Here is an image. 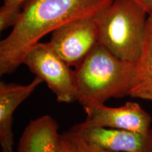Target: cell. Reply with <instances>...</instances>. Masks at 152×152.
I'll return each mask as SVG.
<instances>
[{"label": "cell", "mask_w": 152, "mask_h": 152, "mask_svg": "<svg viewBox=\"0 0 152 152\" xmlns=\"http://www.w3.org/2000/svg\"><path fill=\"white\" fill-rule=\"evenodd\" d=\"M112 0H29L10 34L0 42V74L13 73L49 33L74 19L91 16Z\"/></svg>", "instance_id": "1"}, {"label": "cell", "mask_w": 152, "mask_h": 152, "mask_svg": "<svg viewBox=\"0 0 152 152\" xmlns=\"http://www.w3.org/2000/svg\"><path fill=\"white\" fill-rule=\"evenodd\" d=\"M134 63L118 58L98 42L74 71L77 102L83 106L104 104L130 96Z\"/></svg>", "instance_id": "2"}, {"label": "cell", "mask_w": 152, "mask_h": 152, "mask_svg": "<svg viewBox=\"0 0 152 152\" xmlns=\"http://www.w3.org/2000/svg\"><path fill=\"white\" fill-rule=\"evenodd\" d=\"M99 43L123 61L135 63L141 54L149 18L132 0H112L95 14Z\"/></svg>", "instance_id": "3"}, {"label": "cell", "mask_w": 152, "mask_h": 152, "mask_svg": "<svg viewBox=\"0 0 152 152\" xmlns=\"http://www.w3.org/2000/svg\"><path fill=\"white\" fill-rule=\"evenodd\" d=\"M23 64L47 83L58 102L70 104L77 101L74 71L48 43L37 44L25 57Z\"/></svg>", "instance_id": "4"}, {"label": "cell", "mask_w": 152, "mask_h": 152, "mask_svg": "<svg viewBox=\"0 0 152 152\" xmlns=\"http://www.w3.org/2000/svg\"><path fill=\"white\" fill-rule=\"evenodd\" d=\"M48 44L70 66L76 68L99 42L93 16L68 21L52 32Z\"/></svg>", "instance_id": "5"}, {"label": "cell", "mask_w": 152, "mask_h": 152, "mask_svg": "<svg viewBox=\"0 0 152 152\" xmlns=\"http://www.w3.org/2000/svg\"><path fill=\"white\" fill-rule=\"evenodd\" d=\"M87 117L82 127H96L147 132L151 129V117L136 102H126L119 107H109L104 104L83 106Z\"/></svg>", "instance_id": "6"}, {"label": "cell", "mask_w": 152, "mask_h": 152, "mask_svg": "<svg viewBox=\"0 0 152 152\" xmlns=\"http://www.w3.org/2000/svg\"><path fill=\"white\" fill-rule=\"evenodd\" d=\"M103 149L118 152H152V129L147 132L82 127L79 124L66 132Z\"/></svg>", "instance_id": "7"}, {"label": "cell", "mask_w": 152, "mask_h": 152, "mask_svg": "<svg viewBox=\"0 0 152 152\" xmlns=\"http://www.w3.org/2000/svg\"><path fill=\"white\" fill-rule=\"evenodd\" d=\"M42 82L40 77L36 76L30 84L26 85L4 82L0 83V144L2 152H14L13 115L18 106Z\"/></svg>", "instance_id": "8"}, {"label": "cell", "mask_w": 152, "mask_h": 152, "mask_svg": "<svg viewBox=\"0 0 152 152\" xmlns=\"http://www.w3.org/2000/svg\"><path fill=\"white\" fill-rule=\"evenodd\" d=\"M62 134L58 125L49 115L30 121L18 144V152H57Z\"/></svg>", "instance_id": "9"}, {"label": "cell", "mask_w": 152, "mask_h": 152, "mask_svg": "<svg viewBox=\"0 0 152 152\" xmlns=\"http://www.w3.org/2000/svg\"><path fill=\"white\" fill-rule=\"evenodd\" d=\"M130 96L152 102V18L150 17L141 54L134 63Z\"/></svg>", "instance_id": "10"}, {"label": "cell", "mask_w": 152, "mask_h": 152, "mask_svg": "<svg viewBox=\"0 0 152 152\" xmlns=\"http://www.w3.org/2000/svg\"><path fill=\"white\" fill-rule=\"evenodd\" d=\"M29 0H3L0 9V30L14 26L18 20L22 9Z\"/></svg>", "instance_id": "11"}, {"label": "cell", "mask_w": 152, "mask_h": 152, "mask_svg": "<svg viewBox=\"0 0 152 152\" xmlns=\"http://www.w3.org/2000/svg\"><path fill=\"white\" fill-rule=\"evenodd\" d=\"M64 134L73 141L78 152H118L111 151V150L105 149H103V148L97 147V146L94 145L92 144H90L88 142L83 141L80 139L69 135V134H66V132L64 133Z\"/></svg>", "instance_id": "12"}, {"label": "cell", "mask_w": 152, "mask_h": 152, "mask_svg": "<svg viewBox=\"0 0 152 152\" xmlns=\"http://www.w3.org/2000/svg\"><path fill=\"white\" fill-rule=\"evenodd\" d=\"M57 152H78L73 141L64 134H62L61 142Z\"/></svg>", "instance_id": "13"}, {"label": "cell", "mask_w": 152, "mask_h": 152, "mask_svg": "<svg viewBox=\"0 0 152 152\" xmlns=\"http://www.w3.org/2000/svg\"><path fill=\"white\" fill-rule=\"evenodd\" d=\"M139 4L147 11L148 16L152 18V0H132Z\"/></svg>", "instance_id": "14"}]
</instances>
